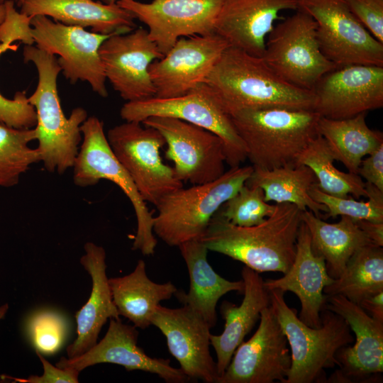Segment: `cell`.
<instances>
[{
  "instance_id": "6da1fadb",
  "label": "cell",
  "mask_w": 383,
  "mask_h": 383,
  "mask_svg": "<svg viewBox=\"0 0 383 383\" xmlns=\"http://www.w3.org/2000/svg\"><path fill=\"white\" fill-rule=\"evenodd\" d=\"M300 211L289 203L275 204L273 213L256 226L232 224L218 211L200 239L211 251L243 262L257 272L286 273L293 263Z\"/></svg>"
},
{
  "instance_id": "7a4b0ae2",
  "label": "cell",
  "mask_w": 383,
  "mask_h": 383,
  "mask_svg": "<svg viewBox=\"0 0 383 383\" xmlns=\"http://www.w3.org/2000/svg\"><path fill=\"white\" fill-rule=\"evenodd\" d=\"M204 82L214 90L231 116L250 109H315L312 91L287 82L262 57L231 46L222 52Z\"/></svg>"
},
{
  "instance_id": "3957f363",
  "label": "cell",
  "mask_w": 383,
  "mask_h": 383,
  "mask_svg": "<svg viewBox=\"0 0 383 383\" xmlns=\"http://www.w3.org/2000/svg\"><path fill=\"white\" fill-rule=\"evenodd\" d=\"M23 56L25 62L35 65L38 74L36 89L28 97L37 115L36 148L45 169L62 174L74 165L82 140L80 127L88 118L87 112L77 107L68 118L64 114L57 87L62 70L56 55L26 45Z\"/></svg>"
},
{
  "instance_id": "277c9868",
  "label": "cell",
  "mask_w": 383,
  "mask_h": 383,
  "mask_svg": "<svg viewBox=\"0 0 383 383\" xmlns=\"http://www.w3.org/2000/svg\"><path fill=\"white\" fill-rule=\"evenodd\" d=\"M315 111L250 109L231 116L247 158L262 170L295 165L299 155L319 134Z\"/></svg>"
},
{
  "instance_id": "5b68a950",
  "label": "cell",
  "mask_w": 383,
  "mask_h": 383,
  "mask_svg": "<svg viewBox=\"0 0 383 383\" xmlns=\"http://www.w3.org/2000/svg\"><path fill=\"white\" fill-rule=\"evenodd\" d=\"M270 306L286 335L292 364L284 383L325 382L326 369L338 365L336 353L354 341L348 323L340 315L323 308L321 326L311 328L286 303L283 291H269Z\"/></svg>"
},
{
  "instance_id": "8992f818",
  "label": "cell",
  "mask_w": 383,
  "mask_h": 383,
  "mask_svg": "<svg viewBox=\"0 0 383 383\" xmlns=\"http://www.w3.org/2000/svg\"><path fill=\"white\" fill-rule=\"evenodd\" d=\"M253 167H234L218 179L182 187L165 196L156 206L153 232L170 246L200 240L215 213L245 184Z\"/></svg>"
},
{
  "instance_id": "52a82bcc",
  "label": "cell",
  "mask_w": 383,
  "mask_h": 383,
  "mask_svg": "<svg viewBox=\"0 0 383 383\" xmlns=\"http://www.w3.org/2000/svg\"><path fill=\"white\" fill-rule=\"evenodd\" d=\"M80 130L82 143L72 167L74 184L86 187L106 179L118 186L130 200L136 216L133 250H139L143 255H153L157 243L153 232L154 216L131 177L114 155L103 121L95 116H89Z\"/></svg>"
},
{
  "instance_id": "ba28073f",
  "label": "cell",
  "mask_w": 383,
  "mask_h": 383,
  "mask_svg": "<svg viewBox=\"0 0 383 383\" xmlns=\"http://www.w3.org/2000/svg\"><path fill=\"white\" fill-rule=\"evenodd\" d=\"M120 115L125 121L138 123L152 116L182 120L218 135L223 142L226 161L230 167H238L247 159L245 144L231 116L223 110L214 90L205 82L177 97L154 96L128 101L121 107Z\"/></svg>"
},
{
  "instance_id": "9c48e42d",
  "label": "cell",
  "mask_w": 383,
  "mask_h": 383,
  "mask_svg": "<svg viewBox=\"0 0 383 383\" xmlns=\"http://www.w3.org/2000/svg\"><path fill=\"white\" fill-rule=\"evenodd\" d=\"M296 11L274 26L262 58L287 82L312 91L319 79L337 65L321 50L315 21L305 12Z\"/></svg>"
},
{
  "instance_id": "30bf717a",
  "label": "cell",
  "mask_w": 383,
  "mask_h": 383,
  "mask_svg": "<svg viewBox=\"0 0 383 383\" xmlns=\"http://www.w3.org/2000/svg\"><path fill=\"white\" fill-rule=\"evenodd\" d=\"M109 144L145 202L155 207L167 194L183 187L173 167L164 164L165 138L155 128L126 121L108 131Z\"/></svg>"
},
{
  "instance_id": "8fae6325",
  "label": "cell",
  "mask_w": 383,
  "mask_h": 383,
  "mask_svg": "<svg viewBox=\"0 0 383 383\" xmlns=\"http://www.w3.org/2000/svg\"><path fill=\"white\" fill-rule=\"evenodd\" d=\"M298 9L315 21L321 50L335 65L383 67V43L360 23L345 0H298Z\"/></svg>"
},
{
  "instance_id": "7c38bea8",
  "label": "cell",
  "mask_w": 383,
  "mask_h": 383,
  "mask_svg": "<svg viewBox=\"0 0 383 383\" xmlns=\"http://www.w3.org/2000/svg\"><path fill=\"white\" fill-rule=\"evenodd\" d=\"M30 25L36 47L59 55L58 64L71 84L79 80L87 82L100 96H108L99 50L102 43L112 35L89 32L79 26L55 22L43 15L33 16Z\"/></svg>"
},
{
  "instance_id": "4fadbf2b",
  "label": "cell",
  "mask_w": 383,
  "mask_h": 383,
  "mask_svg": "<svg viewBox=\"0 0 383 383\" xmlns=\"http://www.w3.org/2000/svg\"><path fill=\"white\" fill-rule=\"evenodd\" d=\"M141 123L162 134L167 145L165 157L174 162L176 177L181 182L209 183L226 172L224 144L216 134L170 117L152 116Z\"/></svg>"
},
{
  "instance_id": "5bb4252c",
  "label": "cell",
  "mask_w": 383,
  "mask_h": 383,
  "mask_svg": "<svg viewBox=\"0 0 383 383\" xmlns=\"http://www.w3.org/2000/svg\"><path fill=\"white\" fill-rule=\"evenodd\" d=\"M223 0H118L116 4L148 27V35L164 55L182 37L206 35L214 25Z\"/></svg>"
},
{
  "instance_id": "9a60e30c",
  "label": "cell",
  "mask_w": 383,
  "mask_h": 383,
  "mask_svg": "<svg viewBox=\"0 0 383 383\" xmlns=\"http://www.w3.org/2000/svg\"><path fill=\"white\" fill-rule=\"evenodd\" d=\"M254 335L235 350L217 383H284L292 364L288 342L270 304Z\"/></svg>"
},
{
  "instance_id": "2e32d148",
  "label": "cell",
  "mask_w": 383,
  "mask_h": 383,
  "mask_svg": "<svg viewBox=\"0 0 383 383\" xmlns=\"http://www.w3.org/2000/svg\"><path fill=\"white\" fill-rule=\"evenodd\" d=\"M323 308L341 316L355 334L353 346L336 353L338 370L327 382H370L383 372V322L371 317L360 305L341 295L326 296Z\"/></svg>"
},
{
  "instance_id": "e0dca14e",
  "label": "cell",
  "mask_w": 383,
  "mask_h": 383,
  "mask_svg": "<svg viewBox=\"0 0 383 383\" xmlns=\"http://www.w3.org/2000/svg\"><path fill=\"white\" fill-rule=\"evenodd\" d=\"M314 111L331 119H344L383 106V67L337 66L312 89Z\"/></svg>"
},
{
  "instance_id": "ac0fdd59",
  "label": "cell",
  "mask_w": 383,
  "mask_h": 383,
  "mask_svg": "<svg viewBox=\"0 0 383 383\" xmlns=\"http://www.w3.org/2000/svg\"><path fill=\"white\" fill-rule=\"evenodd\" d=\"M229 46L215 33L179 38L170 50L149 66L157 98L187 94L205 82L222 52Z\"/></svg>"
},
{
  "instance_id": "d6986e66",
  "label": "cell",
  "mask_w": 383,
  "mask_h": 383,
  "mask_svg": "<svg viewBox=\"0 0 383 383\" xmlns=\"http://www.w3.org/2000/svg\"><path fill=\"white\" fill-rule=\"evenodd\" d=\"M106 79L121 98L136 101L155 96L149 66L163 55L140 27L106 38L99 50Z\"/></svg>"
},
{
  "instance_id": "ffe728a7",
  "label": "cell",
  "mask_w": 383,
  "mask_h": 383,
  "mask_svg": "<svg viewBox=\"0 0 383 383\" xmlns=\"http://www.w3.org/2000/svg\"><path fill=\"white\" fill-rule=\"evenodd\" d=\"M167 340L168 350L189 378L217 383L216 362L210 353L209 325L187 306L167 308L158 305L151 318Z\"/></svg>"
},
{
  "instance_id": "44dd1931",
  "label": "cell",
  "mask_w": 383,
  "mask_h": 383,
  "mask_svg": "<svg viewBox=\"0 0 383 383\" xmlns=\"http://www.w3.org/2000/svg\"><path fill=\"white\" fill-rule=\"evenodd\" d=\"M138 336L134 326L125 324L120 318H110L107 332L99 342L78 357H61L56 366L81 372L96 364L111 363L121 365L128 371L140 370L157 374L167 383L189 380L180 368L170 365L169 359L148 356L138 345Z\"/></svg>"
},
{
  "instance_id": "7402d4cb",
  "label": "cell",
  "mask_w": 383,
  "mask_h": 383,
  "mask_svg": "<svg viewBox=\"0 0 383 383\" xmlns=\"http://www.w3.org/2000/svg\"><path fill=\"white\" fill-rule=\"evenodd\" d=\"M288 9L297 10L298 0H223L213 32L229 46L262 57L279 13Z\"/></svg>"
},
{
  "instance_id": "603a6c76",
  "label": "cell",
  "mask_w": 383,
  "mask_h": 383,
  "mask_svg": "<svg viewBox=\"0 0 383 383\" xmlns=\"http://www.w3.org/2000/svg\"><path fill=\"white\" fill-rule=\"evenodd\" d=\"M333 280L327 272L324 259L313 252L310 233L301 221L292 265L283 277L264 280V285L268 291L279 289L294 293L301 303L299 319L318 328L321 326V311L326 298L323 289Z\"/></svg>"
},
{
  "instance_id": "cb8c5ba5",
  "label": "cell",
  "mask_w": 383,
  "mask_h": 383,
  "mask_svg": "<svg viewBox=\"0 0 383 383\" xmlns=\"http://www.w3.org/2000/svg\"><path fill=\"white\" fill-rule=\"evenodd\" d=\"M84 248L80 263L91 277V291L86 304L76 313L77 335L67 348L68 358L78 357L93 347L109 318H120L106 275L105 250L91 242L85 243Z\"/></svg>"
},
{
  "instance_id": "d4e9b609",
  "label": "cell",
  "mask_w": 383,
  "mask_h": 383,
  "mask_svg": "<svg viewBox=\"0 0 383 383\" xmlns=\"http://www.w3.org/2000/svg\"><path fill=\"white\" fill-rule=\"evenodd\" d=\"M241 275L244 296L240 305L224 301L220 307L225 321L223 331L220 335H210L211 345L216 354L219 377L228 367L237 348L260 319L262 311L270 304V292L260 273L245 266Z\"/></svg>"
},
{
  "instance_id": "484cf974",
  "label": "cell",
  "mask_w": 383,
  "mask_h": 383,
  "mask_svg": "<svg viewBox=\"0 0 383 383\" xmlns=\"http://www.w3.org/2000/svg\"><path fill=\"white\" fill-rule=\"evenodd\" d=\"M21 13L43 15L68 26L90 27L103 35L124 34L134 30V16L117 4L92 0H18Z\"/></svg>"
},
{
  "instance_id": "4316f807",
  "label": "cell",
  "mask_w": 383,
  "mask_h": 383,
  "mask_svg": "<svg viewBox=\"0 0 383 383\" xmlns=\"http://www.w3.org/2000/svg\"><path fill=\"white\" fill-rule=\"evenodd\" d=\"M189 272L187 293L177 290L178 301L200 316L211 328L217 321L218 300L230 292H243V280L229 281L218 274L207 260L208 249L201 240H192L178 246Z\"/></svg>"
},
{
  "instance_id": "83f0119b",
  "label": "cell",
  "mask_w": 383,
  "mask_h": 383,
  "mask_svg": "<svg viewBox=\"0 0 383 383\" xmlns=\"http://www.w3.org/2000/svg\"><path fill=\"white\" fill-rule=\"evenodd\" d=\"M113 301L120 316L133 326L145 329L160 302L170 299L177 289L171 282L156 283L146 272L145 263L139 260L130 274L109 279Z\"/></svg>"
},
{
  "instance_id": "f1b7e54d",
  "label": "cell",
  "mask_w": 383,
  "mask_h": 383,
  "mask_svg": "<svg viewBox=\"0 0 383 383\" xmlns=\"http://www.w3.org/2000/svg\"><path fill=\"white\" fill-rule=\"evenodd\" d=\"M301 218L310 233L313 252L324 259L327 272L334 279L340 277L356 250L373 244L355 221L348 216L330 223L306 210L301 211Z\"/></svg>"
},
{
  "instance_id": "f546056e",
  "label": "cell",
  "mask_w": 383,
  "mask_h": 383,
  "mask_svg": "<svg viewBox=\"0 0 383 383\" xmlns=\"http://www.w3.org/2000/svg\"><path fill=\"white\" fill-rule=\"evenodd\" d=\"M253 168L245 184L261 188L265 201L292 204L300 211L309 210L319 218L322 212H327L326 206L314 201L309 194L311 187L317 183V179L309 167L300 165L273 170Z\"/></svg>"
},
{
  "instance_id": "4dcf8cb0",
  "label": "cell",
  "mask_w": 383,
  "mask_h": 383,
  "mask_svg": "<svg viewBox=\"0 0 383 383\" xmlns=\"http://www.w3.org/2000/svg\"><path fill=\"white\" fill-rule=\"evenodd\" d=\"M366 113L344 119L320 116L318 132L326 141L335 160L340 161L349 172L357 174L363 157L383 144V134L370 129Z\"/></svg>"
},
{
  "instance_id": "1f68e13d",
  "label": "cell",
  "mask_w": 383,
  "mask_h": 383,
  "mask_svg": "<svg viewBox=\"0 0 383 383\" xmlns=\"http://www.w3.org/2000/svg\"><path fill=\"white\" fill-rule=\"evenodd\" d=\"M383 292V249L373 244L359 248L337 279L326 286V296L341 295L353 303Z\"/></svg>"
},
{
  "instance_id": "d6a6232c",
  "label": "cell",
  "mask_w": 383,
  "mask_h": 383,
  "mask_svg": "<svg viewBox=\"0 0 383 383\" xmlns=\"http://www.w3.org/2000/svg\"><path fill=\"white\" fill-rule=\"evenodd\" d=\"M333 155L326 140L316 137L299 155L295 165H306L314 173L316 185L324 193L338 197L350 195L356 199L367 198L365 182L357 174L344 172L333 165Z\"/></svg>"
},
{
  "instance_id": "836d02e7",
  "label": "cell",
  "mask_w": 383,
  "mask_h": 383,
  "mask_svg": "<svg viewBox=\"0 0 383 383\" xmlns=\"http://www.w3.org/2000/svg\"><path fill=\"white\" fill-rule=\"evenodd\" d=\"M33 140L34 128L18 129L0 122V187L16 185L32 165L40 162L37 148L29 146Z\"/></svg>"
},
{
  "instance_id": "e575fe53",
  "label": "cell",
  "mask_w": 383,
  "mask_h": 383,
  "mask_svg": "<svg viewBox=\"0 0 383 383\" xmlns=\"http://www.w3.org/2000/svg\"><path fill=\"white\" fill-rule=\"evenodd\" d=\"M365 187L368 193L367 201L326 194L316 184L311 187L309 194L314 201L326 206L327 212L321 218L344 216L355 220L383 223V192L367 182H365Z\"/></svg>"
},
{
  "instance_id": "d590c367",
  "label": "cell",
  "mask_w": 383,
  "mask_h": 383,
  "mask_svg": "<svg viewBox=\"0 0 383 383\" xmlns=\"http://www.w3.org/2000/svg\"><path fill=\"white\" fill-rule=\"evenodd\" d=\"M274 208L275 204L265 201L261 188L244 184L218 211L232 224L249 227L262 223L273 213Z\"/></svg>"
},
{
  "instance_id": "8d00e7d4",
  "label": "cell",
  "mask_w": 383,
  "mask_h": 383,
  "mask_svg": "<svg viewBox=\"0 0 383 383\" xmlns=\"http://www.w3.org/2000/svg\"><path fill=\"white\" fill-rule=\"evenodd\" d=\"M24 328L35 351L42 355H52L57 352L68 333L65 317L49 309H41L30 315Z\"/></svg>"
},
{
  "instance_id": "74e56055",
  "label": "cell",
  "mask_w": 383,
  "mask_h": 383,
  "mask_svg": "<svg viewBox=\"0 0 383 383\" xmlns=\"http://www.w3.org/2000/svg\"><path fill=\"white\" fill-rule=\"evenodd\" d=\"M16 48V45L0 43V55L8 50ZM0 122L18 129L35 127L36 111L28 101L26 91H17L12 99L5 98L0 93Z\"/></svg>"
},
{
  "instance_id": "f35d334b",
  "label": "cell",
  "mask_w": 383,
  "mask_h": 383,
  "mask_svg": "<svg viewBox=\"0 0 383 383\" xmlns=\"http://www.w3.org/2000/svg\"><path fill=\"white\" fill-rule=\"evenodd\" d=\"M6 16L0 24V43L11 45L15 40H21L26 45H33L34 40L31 33V16L18 12L12 0L4 1Z\"/></svg>"
},
{
  "instance_id": "ab89813d",
  "label": "cell",
  "mask_w": 383,
  "mask_h": 383,
  "mask_svg": "<svg viewBox=\"0 0 383 383\" xmlns=\"http://www.w3.org/2000/svg\"><path fill=\"white\" fill-rule=\"evenodd\" d=\"M349 9L383 43V0H345Z\"/></svg>"
},
{
  "instance_id": "60d3db41",
  "label": "cell",
  "mask_w": 383,
  "mask_h": 383,
  "mask_svg": "<svg viewBox=\"0 0 383 383\" xmlns=\"http://www.w3.org/2000/svg\"><path fill=\"white\" fill-rule=\"evenodd\" d=\"M36 352V351H35ZM43 367V374L40 376L30 375L28 378L6 377L8 379L22 383H77L80 372L72 368H60L52 365L43 355L36 352Z\"/></svg>"
},
{
  "instance_id": "b9f144b4",
  "label": "cell",
  "mask_w": 383,
  "mask_h": 383,
  "mask_svg": "<svg viewBox=\"0 0 383 383\" xmlns=\"http://www.w3.org/2000/svg\"><path fill=\"white\" fill-rule=\"evenodd\" d=\"M357 174L383 192V144L362 160Z\"/></svg>"
},
{
  "instance_id": "7bdbcfd3",
  "label": "cell",
  "mask_w": 383,
  "mask_h": 383,
  "mask_svg": "<svg viewBox=\"0 0 383 383\" xmlns=\"http://www.w3.org/2000/svg\"><path fill=\"white\" fill-rule=\"evenodd\" d=\"M359 305L371 317L383 322V292L363 299Z\"/></svg>"
},
{
  "instance_id": "ee69618b",
  "label": "cell",
  "mask_w": 383,
  "mask_h": 383,
  "mask_svg": "<svg viewBox=\"0 0 383 383\" xmlns=\"http://www.w3.org/2000/svg\"><path fill=\"white\" fill-rule=\"evenodd\" d=\"M355 221L357 225L364 231L373 244L382 247L383 223H375L361 219Z\"/></svg>"
},
{
  "instance_id": "f6af8a7d",
  "label": "cell",
  "mask_w": 383,
  "mask_h": 383,
  "mask_svg": "<svg viewBox=\"0 0 383 383\" xmlns=\"http://www.w3.org/2000/svg\"><path fill=\"white\" fill-rule=\"evenodd\" d=\"M6 16V8L4 3H0V24L4 21Z\"/></svg>"
},
{
  "instance_id": "bcb514c9",
  "label": "cell",
  "mask_w": 383,
  "mask_h": 383,
  "mask_svg": "<svg viewBox=\"0 0 383 383\" xmlns=\"http://www.w3.org/2000/svg\"><path fill=\"white\" fill-rule=\"evenodd\" d=\"M8 309L9 305L7 304L0 306V320L5 316Z\"/></svg>"
},
{
  "instance_id": "7dc6e473",
  "label": "cell",
  "mask_w": 383,
  "mask_h": 383,
  "mask_svg": "<svg viewBox=\"0 0 383 383\" xmlns=\"http://www.w3.org/2000/svg\"><path fill=\"white\" fill-rule=\"evenodd\" d=\"M104 4H116V2L118 1V0H102Z\"/></svg>"
},
{
  "instance_id": "c3c4849f",
  "label": "cell",
  "mask_w": 383,
  "mask_h": 383,
  "mask_svg": "<svg viewBox=\"0 0 383 383\" xmlns=\"http://www.w3.org/2000/svg\"><path fill=\"white\" fill-rule=\"evenodd\" d=\"M5 0H0V3H3ZM18 1V0H17Z\"/></svg>"
}]
</instances>
